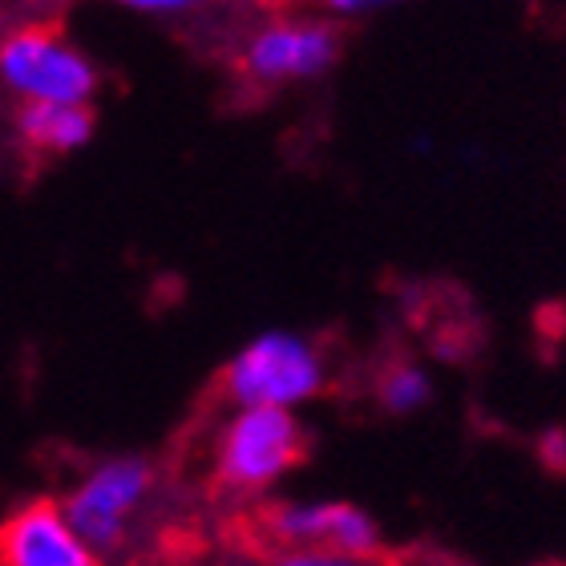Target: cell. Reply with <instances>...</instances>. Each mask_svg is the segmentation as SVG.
Here are the masks:
<instances>
[{
	"instance_id": "1",
	"label": "cell",
	"mask_w": 566,
	"mask_h": 566,
	"mask_svg": "<svg viewBox=\"0 0 566 566\" xmlns=\"http://www.w3.org/2000/svg\"><path fill=\"white\" fill-rule=\"evenodd\" d=\"M328 389V360L316 340L292 328L251 336L223 365V397L231 405L304 409Z\"/></svg>"
},
{
	"instance_id": "2",
	"label": "cell",
	"mask_w": 566,
	"mask_h": 566,
	"mask_svg": "<svg viewBox=\"0 0 566 566\" xmlns=\"http://www.w3.org/2000/svg\"><path fill=\"white\" fill-rule=\"evenodd\" d=\"M307 437L295 409L235 405L214 437V482L231 494H263L304 461Z\"/></svg>"
},
{
	"instance_id": "3",
	"label": "cell",
	"mask_w": 566,
	"mask_h": 566,
	"mask_svg": "<svg viewBox=\"0 0 566 566\" xmlns=\"http://www.w3.org/2000/svg\"><path fill=\"white\" fill-rule=\"evenodd\" d=\"M102 73L70 36L21 24L0 36V90L17 102H94Z\"/></svg>"
},
{
	"instance_id": "4",
	"label": "cell",
	"mask_w": 566,
	"mask_h": 566,
	"mask_svg": "<svg viewBox=\"0 0 566 566\" xmlns=\"http://www.w3.org/2000/svg\"><path fill=\"white\" fill-rule=\"evenodd\" d=\"M154 490V470L150 461L142 458H106L90 465L82 473V482L65 494V514L77 526L85 543L94 546V555H114L126 534H130V522L138 518V510L146 506V497Z\"/></svg>"
},
{
	"instance_id": "5",
	"label": "cell",
	"mask_w": 566,
	"mask_h": 566,
	"mask_svg": "<svg viewBox=\"0 0 566 566\" xmlns=\"http://www.w3.org/2000/svg\"><path fill=\"white\" fill-rule=\"evenodd\" d=\"M340 61V29L328 17H280L260 24L239 53V70L260 90L319 82Z\"/></svg>"
},
{
	"instance_id": "6",
	"label": "cell",
	"mask_w": 566,
	"mask_h": 566,
	"mask_svg": "<svg viewBox=\"0 0 566 566\" xmlns=\"http://www.w3.org/2000/svg\"><path fill=\"white\" fill-rule=\"evenodd\" d=\"M268 531L292 551H332L344 563H360L380 551V526L356 502H280L268 510Z\"/></svg>"
},
{
	"instance_id": "7",
	"label": "cell",
	"mask_w": 566,
	"mask_h": 566,
	"mask_svg": "<svg viewBox=\"0 0 566 566\" xmlns=\"http://www.w3.org/2000/svg\"><path fill=\"white\" fill-rule=\"evenodd\" d=\"M85 543L61 502H24L0 522V566H94Z\"/></svg>"
},
{
	"instance_id": "8",
	"label": "cell",
	"mask_w": 566,
	"mask_h": 566,
	"mask_svg": "<svg viewBox=\"0 0 566 566\" xmlns=\"http://www.w3.org/2000/svg\"><path fill=\"white\" fill-rule=\"evenodd\" d=\"M97 114L90 102H21L17 109V134L24 146L49 158L77 154L94 142Z\"/></svg>"
},
{
	"instance_id": "9",
	"label": "cell",
	"mask_w": 566,
	"mask_h": 566,
	"mask_svg": "<svg viewBox=\"0 0 566 566\" xmlns=\"http://www.w3.org/2000/svg\"><path fill=\"white\" fill-rule=\"evenodd\" d=\"M377 401H380V409L392 417L421 413L424 405L433 401V377H429V368L413 365V360L389 365L377 380Z\"/></svg>"
},
{
	"instance_id": "10",
	"label": "cell",
	"mask_w": 566,
	"mask_h": 566,
	"mask_svg": "<svg viewBox=\"0 0 566 566\" xmlns=\"http://www.w3.org/2000/svg\"><path fill=\"white\" fill-rule=\"evenodd\" d=\"M126 12H138V17H158V21H175V17H190V12H202L211 0H109Z\"/></svg>"
},
{
	"instance_id": "11",
	"label": "cell",
	"mask_w": 566,
	"mask_h": 566,
	"mask_svg": "<svg viewBox=\"0 0 566 566\" xmlns=\"http://www.w3.org/2000/svg\"><path fill=\"white\" fill-rule=\"evenodd\" d=\"M401 0H319V9L336 17V21H360V17H373V12H385Z\"/></svg>"
},
{
	"instance_id": "12",
	"label": "cell",
	"mask_w": 566,
	"mask_h": 566,
	"mask_svg": "<svg viewBox=\"0 0 566 566\" xmlns=\"http://www.w3.org/2000/svg\"><path fill=\"white\" fill-rule=\"evenodd\" d=\"M538 461H543L551 473H566V429L563 424H555V429H546L543 437H538Z\"/></svg>"
},
{
	"instance_id": "13",
	"label": "cell",
	"mask_w": 566,
	"mask_h": 566,
	"mask_svg": "<svg viewBox=\"0 0 566 566\" xmlns=\"http://www.w3.org/2000/svg\"><path fill=\"white\" fill-rule=\"evenodd\" d=\"M4 4H9V0H0V9H4Z\"/></svg>"
}]
</instances>
